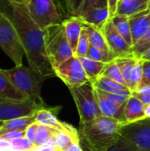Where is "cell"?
<instances>
[{
	"label": "cell",
	"instance_id": "obj_12",
	"mask_svg": "<svg viewBox=\"0 0 150 151\" xmlns=\"http://www.w3.org/2000/svg\"><path fill=\"white\" fill-rule=\"evenodd\" d=\"M60 109H61L60 106H58V107L45 106V107L41 108L35 115L36 123H38L40 125L50 127L54 128L58 131L66 132L75 138H80L79 131L75 127H73L72 126H71L68 123L60 121L57 119V115Z\"/></svg>",
	"mask_w": 150,
	"mask_h": 151
},
{
	"label": "cell",
	"instance_id": "obj_6",
	"mask_svg": "<svg viewBox=\"0 0 150 151\" xmlns=\"http://www.w3.org/2000/svg\"><path fill=\"white\" fill-rule=\"evenodd\" d=\"M69 90L72 96L80 115V123L88 122L96 118L102 117L95 96V88L90 82L78 87L69 88Z\"/></svg>",
	"mask_w": 150,
	"mask_h": 151
},
{
	"label": "cell",
	"instance_id": "obj_48",
	"mask_svg": "<svg viewBox=\"0 0 150 151\" xmlns=\"http://www.w3.org/2000/svg\"><path fill=\"white\" fill-rule=\"evenodd\" d=\"M4 121H2V120H0V128L4 126Z\"/></svg>",
	"mask_w": 150,
	"mask_h": 151
},
{
	"label": "cell",
	"instance_id": "obj_11",
	"mask_svg": "<svg viewBox=\"0 0 150 151\" xmlns=\"http://www.w3.org/2000/svg\"><path fill=\"white\" fill-rule=\"evenodd\" d=\"M101 31L115 58L134 57L133 46L127 43L118 33L111 19L103 25Z\"/></svg>",
	"mask_w": 150,
	"mask_h": 151
},
{
	"label": "cell",
	"instance_id": "obj_16",
	"mask_svg": "<svg viewBox=\"0 0 150 151\" xmlns=\"http://www.w3.org/2000/svg\"><path fill=\"white\" fill-rule=\"evenodd\" d=\"M62 24L65 27L66 38L75 55L78 42L83 28V22L77 16H72L69 19H65Z\"/></svg>",
	"mask_w": 150,
	"mask_h": 151
},
{
	"label": "cell",
	"instance_id": "obj_28",
	"mask_svg": "<svg viewBox=\"0 0 150 151\" xmlns=\"http://www.w3.org/2000/svg\"><path fill=\"white\" fill-rule=\"evenodd\" d=\"M142 80V59L139 58L130 77L128 88L132 93L138 91Z\"/></svg>",
	"mask_w": 150,
	"mask_h": 151
},
{
	"label": "cell",
	"instance_id": "obj_39",
	"mask_svg": "<svg viewBox=\"0 0 150 151\" xmlns=\"http://www.w3.org/2000/svg\"><path fill=\"white\" fill-rule=\"evenodd\" d=\"M83 1L84 0H69L70 7H71V11H72V16H78Z\"/></svg>",
	"mask_w": 150,
	"mask_h": 151
},
{
	"label": "cell",
	"instance_id": "obj_22",
	"mask_svg": "<svg viewBox=\"0 0 150 151\" xmlns=\"http://www.w3.org/2000/svg\"><path fill=\"white\" fill-rule=\"evenodd\" d=\"M91 84L93 85V87L95 88L99 89L103 92H106V93H120V92L130 90L128 87L119 84V83H118L105 76H103V75L98 77Z\"/></svg>",
	"mask_w": 150,
	"mask_h": 151
},
{
	"label": "cell",
	"instance_id": "obj_19",
	"mask_svg": "<svg viewBox=\"0 0 150 151\" xmlns=\"http://www.w3.org/2000/svg\"><path fill=\"white\" fill-rule=\"evenodd\" d=\"M150 0H121L118 2L116 14L130 17L149 9ZM115 14V15H116Z\"/></svg>",
	"mask_w": 150,
	"mask_h": 151
},
{
	"label": "cell",
	"instance_id": "obj_43",
	"mask_svg": "<svg viewBox=\"0 0 150 151\" xmlns=\"http://www.w3.org/2000/svg\"><path fill=\"white\" fill-rule=\"evenodd\" d=\"M11 148V142L10 141L3 138V137H0V151L4 150L6 149H9Z\"/></svg>",
	"mask_w": 150,
	"mask_h": 151
},
{
	"label": "cell",
	"instance_id": "obj_37",
	"mask_svg": "<svg viewBox=\"0 0 150 151\" xmlns=\"http://www.w3.org/2000/svg\"><path fill=\"white\" fill-rule=\"evenodd\" d=\"M25 131H6V132H0V137H3L8 141H12L18 138L25 137Z\"/></svg>",
	"mask_w": 150,
	"mask_h": 151
},
{
	"label": "cell",
	"instance_id": "obj_14",
	"mask_svg": "<svg viewBox=\"0 0 150 151\" xmlns=\"http://www.w3.org/2000/svg\"><path fill=\"white\" fill-rule=\"evenodd\" d=\"M129 22L131 26L133 42L134 44L145 35V33L149 28L150 10L148 9L146 11L130 16Z\"/></svg>",
	"mask_w": 150,
	"mask_h": 151
},
{
	"label": "cell",
	"instance_id": "obj_35",
	"mask_svg": "<svg viewBox=\"0 0 150 151\" xmlns=\"http://www.w3.org/2000/svg\"><path fill=\"white\" fill-rule=\"evenodd\" d=\"M106 6H108L107 0H84L78 15H80V13H82L89 9H92V8L106 7Z\"/></svg>",
	"mask_w": 150,
	"mask_h": 151
},
{
	"label": "cell",
	"instance_id": "obj_25",
	"mask_svg": "<svg viewBox=\"0 0 150 151\" xmlns=\"http://www.w3.org/2000/svg\"><path fill=\"white\" fill-rule=\"evenodd\" d=\"M139 58L135 57L132 58H117L114 59L116 64L118 65V68L120 69V72L127 84V87L129 85L130 81V77L132 74V72L137 63Z\"/></svg>",
	"mask_w": 150,
	"mask_h": 151
},
{
	"label": "cell",
	"instance_id": "obj_40",
	"mask_svg": "<svg viewBox=\"0 0 150 151\" xmlns=\"http://www.w3.org/2000/svg\"><path fill=\"white\" fill-rule=\"evenodd\" d=\"M108 1V8L110 11V15L111 18L115 16L118 9V0H107Z\"/></svg>",
	"mask_w": 150,
	"mask_h": 151
},
{
	"label": "cell",
	"instance_id": "obj_45",
	"mask_svg": "<svg viewBox=\"0 0 150 151\" xmlns=\"http://www.w3.org/2000/svg\"><path fill=\"white\" fill-rule=\"evenodd\" d=\"M141 59H142V60H150V48L145 53L142 54V56L141 57Z\"/></svg>",
	"mask_w": 150,
	"mask_h": 151
},
{
	"label": "cell",
	"instance_id": "obj_9",
	"mask_svg": "<svg viewBox=\"0 0 150 151\" xmlns=\"http://www.w3.org/2000/svg\"><path fill=\"white\" fill-rule=\"evenodd\" d=\"M55 73L68 88L89 82L80 58L75 55L59 65L55 69Z\"/></svg>",
	"mask_w": 150,
	"mask_h": 151
},
{
	"label": "cell",
	"instance_id": "obj_21",
	"mask_svg": "<svg viewBox=\"0 0 150 151\" xmlns=\"http://www.w3.org/2000/svg\"><path fill=\"white\" fill-rule=\"evenodd\" d=\"M82 64L83 69L90 83L95 81L98 77H100L104 70L107 63L93 60L88 57H78Z\"/></svg>",
	"mask_w": 150,
	"mask_h": 151
},
{
	"label": "cell",
	"instance_id": "obj_36",
	"mask_svg": "<svg viewBox=\"0 0 150 151\" xmlns=\"http://www.w3.org/2000/svg\"><path fill=\"white\" fill-rule=\"evenodd\" d=\"M150 85V60H142V80L141 88Z\"/></svg>",
	"mask_w": 150,
	"mask_h": 151
},
{
	"label": "cell",
	"instance_id": "obj_24",
	"mask_svg": "<svg viewBox=\"0 0 150 151\" xmlns=\"http://www.w3.org/2000/svg\"><path fill=\"white\" fill-rule=\"evenodd\" d=\"M36 115V114H35ZM29 116V117H23L19 118L8 121H4V126L0 128V132H6V131H25L31 124L36 122V117Z\"/></svg>",
	"mask_w": 150,
	"mask_h": 151
},
{
	"label": "cell",
	"instance_id": "obj_33",
	"mask_svg": "<svg viewBox=\"0 0 150 151\" xmlns=\"http://www.w3.org/2000/svg\"><path fill=\"white\" fill-rule=\"evenodd\" d=\"M88 58L93 59V60H96V61H100V62H103V63H109L113 61V59H111L110 57H108L107 55H105L102 50H98L97 48H95L93 45H89L87 56Z\"/></svg>",
	"mask_w": 150,
	"mask_h": 151
},
{
	"label": "cell",
	"instance_id": "obj_18",
	"mask_svg": "<svg viewBox=\"0 0 150 151\" xmlns=\"http://www.w3.org/2000/svg\"><path fill=\"white\" fill-rule=\"evenodd\" d=\"M0 98L21 101L30 99L26 94L21 92L14 86V84L10 81L2 69H0Z\"/></svg>",
	"mask_w": 150,
	"mask_h": 151
},
{
	"label": "cell",
	"instance_id": "obj_5",
	"mask_svg": "<svg viewBox=\"0 0 150 151\" xmlns=\"http://www.w3.org/2000/svg\"><path fill=\"white\" fill-rule=\"evenodd\" d=\"M0 47L15 65H22L25 51L11 18L0 11Z\"/></svg>",
	"mask_w": 150,
	"mask_h": 151
},
{
	"label": "cell",
	"instance_id": "obj_8",
	"mask_svg": "<svg viewBox=\"0 0 150 151\" xmlns=\"http://www.w3.org/2000/svg\"><path fill=\"white\" fill-rule=\"evenodd\" d=\"M45 106L38 104L32 99L21 101L0 98V120L8 121L19 118L34 116L41 108Z\"/></svg>",
	"mask_w": 150,
	"mask_h": 151
},
{
	"label": "cell",
	"instance_id": "obj_34",
	"mask_svg": "<svg viewBox=\"0 0 150 151\" xmlns=\"http://www.w3.org/2000/svg\"><path fill=\"white\" fill-rule=\"evenodd\" d=\"M108 151H141L136 146L126 139L121 137L120 140Z\"/></svg>",
	"mask_w": 150,
	"mask_h": 151
},
{
	"label": "cell",
	"instance_id": "obj_23",
	"mask_svg": "<svg viewBox=\"0 0 150 151\" xmlns=\"http://www.w3.org/2000/svg\"><path fill=\"white\" fill-rule=\"evenodd\" d=\"M112 20L114 26L116 27L118 33L123 36V38L126 41L127 43H129L131 46L133 45V37H132V31H131V26L129 22V17L124 16V15H118L116 14L112 18H111Z\"/></svg>",
	"mask_w": 150,
	"mask_h": 151
},
{
	"label": "cell",
	"instance_id": "obj_20",
	"mask_svg": "<svg viewBox=\"0 0 150 151\" xmlns=\"http://www.w3.org/2000/svg\"><path fill=\"white\" fill-rule=\"evenodd\" d=\"M83 26L88 31L90 44L95 46L98 50H102L105 55H107L108 57H110L111 59L114 60L115 57L112 54V52L111 51V50H110V48H109V46H108V44L106 42V40L104 38L102 31L97 27H95L93 26H90V25H88V24H85V23H83Z\"/></svg>",
	"mask_w": 150,
	"mask_h": 151
},
{
	"label": "cell",
	"instance_id": "obj_30",
	"mask_svg": "<svg viewBox=\"0 0 150 151\" xmlns=\"http://www.w3.org/2000/svg\"><path fill=\"white\" fill-rule=\"evenodd\" d=\"M150 48V27L145 35L133 46L134 57L141 58L143 53H145Z\"/></svg>",
	"mask_w": 150,
	"mask_h": 151
},
{
	"label": "cell",
	"instance_id": "obj_46",
	"mask_svg": "<svg viewBox=\"0 0 150 151\" xmlns=\"http://www.w3.org/2000/svg\"><path fill=\"white\" fill-rule=\"evenodd\" d=\"M145 114L146 118H150V104H147L145 107Z\"/></svg>",
	"mask_w": 150,
	"mask_h": 151
},
{
	"label": "cell",
	"instance_id": "obj_7",
	"mask_svg": "<svg viewBox=\"0 0 150 151\" xmlns=\"http://www.w3.org/2000/svg\"><path fill=\"white\" fill-rule=\"evenodd\" d=\"M26 4L30 17L42 30L63 22V18L54 0H29Z\"/></svg>",
	"mask_w": 150,
	"mask_h": 151
},
{
	"label": "cell",
	"instance_id": "obj_15",
	"mask_svg": "<svg viewBox=\"0 0 150 151\" xmlns=\"http://www.w3.org/2000/svg\"><path fill=\"white\" fill-rule=\"evenodd\" d=\"M83 23L93 26L100 30L103 25L111 19L108 6L89 9L77 16Z\"/></svg>",
	"mask_w": 150,
	"mask_h": 151
},
{
	"label": "cell",
	"instance_id": "obj_27",
	"mask_svg": "<svg viewBox=\"0 0 150 151\" xmlns=\"http://www.w3.org/2000/svg\"><path fill=\"white\" fill-rule=\"evenodd\" d=\"M102 75L105 76L119 84H122V85H125L127 87V84L120 72V69L118 68V65L116 64V62L114 60L106 64Z\"/></svg>",
	"mask_w": 150,
	"mask_h": 151
},
{
	"label": "cell",
	"instance_id": "obj_1",
	"mask_svg": "<svg viewBox=\"0 0 150 151\" xmlns=\"http://www.w3.org/2000/svg\"><path fill=\"white\" fill-rule=\"evenodd\" d=\"M9 4L11 7L9 17L18 31L29 67L45 80L56 76L47 55L43 30L32 19L26 4L14 2Z\"/></svg>",
	"mask_w": 150,
	"mask_h": 151
},
{
	"label": "cell",
	"instance_id": "obj_4",
	"mask_svg": "<svg viewBox=\"0 0 150 151\" xmlns=\"http://www.w3.org/2000/svg\"><path fill=\"white\" fill-rule=\"evenodd\" d=\"M10 81L21 92L26 94L30 99L35 101L38 104L45 106L41 96V88L45 79L34 72L31 67L23 65H15L11 69L4 70Z\"/></svg>",
	"mask_w": 150,
	"mask_h": 151
},
{
	"label": "cell",
	"instance_id": "obj_2",
	"mask_svg": "<svg viewBox=\"0 0 150 151\" xmlns=\"http://www.w3.org/2000/svg\"><path fill=\"white\" fill-rule=\"evenodd\" d=\"M124 123L108 117H99L80 123V140L88 151H108L122 137Z\"/></svg>",
	"mask_w": 150,
	"mask_h": 151
},
{
	"label": "cell",
	"instance_id": "obj_10",
	"mask_svg": "<svg viewBox=\"0 0 150 151\" xmlns=\"http://www.w3.org/2000/svg\"><path fill=\"white\" fill-rule=\"evenodd\" d=\"M122 137L132 142L141 151H150V118L124 124Z\"/></svg>",
	"mask_w": 150,
	"mask_h": 151
},
{
	"label": "cell",
	"instance_id": "obj_47",
	"mask_svg": "<svg viewBox=\"0 0 150 151\" xmlns=\"http://www.w3.org/2000/svg\"><path fill=\"white\" fill-rule=\"evenodd\" d=\"M9 3H12V2H14V3H23V4H27L29 0H7Z\"/></svg>",
	"mask_w": 150,
	"mask_h": 151
},
{
	"label": "cell",
	"instance_id": "obj_38",
	"mask_svg": "<svg viewBox=\"0 0 150 151\" xmlns=\"http://www.w3.org/2000/svg\"><path fill=\"white\" fill-rule=\"evenodd\" d=\"M37 127H38V123L34 122L33 124H31L26 130H25V137L27 139H28L30 142H32L33 143L34 142L35 140V136H36V132H37Z\"/></svg>",
	"mask_w": 150,
	"mask_h": 151
},
{
	"label": "cell",
	"instance_id": "obj_41",
	"mask_svg": "<svg viewBox=\"0 0 150 151\" xmlns=\"http://www.w3.org/2000/svg\"><path fill=\"white\" fill-rule=\"evenodd\" d=\"M80 142H77V141L72 142L69 147H67L65 150H64L63 151H83Z\"/></svg>",
	"mask_w": 150,
	"mask_h": 151
},
{
	"label": "cell",
	"instance_id": "obj_32",
	"mask_svg": "<svg viewBox=\"0 0 150 151\" xmlns=\"http://www.w3.org/2000/svg\"><path fill=\"white\" fill-rule=\"evenodd\" d=\"M11 142V147L19 151H37L39 149H37L34 144L30 142L28 139L26 137L22 138H18L15 140H12L10 142Z\"/></svg>",
	"mask_w": 150,
	"mask_h": 151
},
{
	"label": "cell",
	"instance_id": "obj_17",
	"mask_svg": "<svg viewBox=\"0 0 150 151\" xmlns=\"http://www.w3.org/2000/svg\"><path fill=\"white\" fill-rule=\"evenodd\" d=\"M144 104L138 97L131 96L125 104V118L126 124L133 123L146 119Z\"/></svg>",
	"mask_w": 150,
	"mask_h": 151
},
{
	"label": "cell",
	"instance_id": "obj_31",
	"mask_svg": "<svg viewBox=\"0 0 150 151\" xmlns=\"http://www.w3.org/2000/svg\"><path fill=\"white\" fill-rule=\"evenodd\" d=\"M89 45H90V42H89V39H88V31L83 26L81 35H80V37L79 39L77 49H76V51H75V56L76 57H85V56H87Z\"/></svg>",
	"mask_w": 150,
	"mask_h": 151
},
{
	"label": "cell",
	"instance_id": "obj_42",
	"mask_svg": "<svg viewBox=\"0 0 150 151\" xmlns=\"http://www.w3.org/2000/svg\"><path fill=\"white\" fill-rule=\"evenodd\" d=\"M133 96L138 97L144 104H150V94L149 95H139L136 93H132Z\"/></svg>",
	"mask_w": 150,
	"mask_h": 151
},
{
	"label": "cell",
	"instance_id": "obj_44",
	"mask_svg": "<svg viewBox=\"0 0 150 151\" xmlns=\"http://www.w3.org/2000/svg\"><path fill=\"white\" fill-rule=\"evenodd\" d=\"M139 95H149L150 94V85L149 86H145L138 89V91L134 92Z\"/></svg>",
	"mask_w": 150,
	"mask_h": 151
},
{
	"label": "cell",
	"instance_id": "obj_3",
	"mask_svg": "<svg viewBox=\"0 0 150 151\" xmlns=\"http://www.w3.org/2000/svg\"><path fill=\"white\" fill-rule=\"evenodd\" d=\"M43 34L47 55L55 71L59 65L74 56V52L66 38L62 23L48 27L43 30Z\"/></svg>",
	"mask_w": 150,
	"mask_h": 151
},
{
	"label": "cell",
	"instance_id": "obj_13",
	"mask_svg": "<svg viewBox=\"0 0 150 151\" xmlns=\"http://www.w3.org/2000/svg\"><path fill=\"white\" fill-rule=\"evenodd\" d=\"M95 96L97 100V104L99 109L101 111L102 116L115 119L124 124H126V120L125 118V104L120 105L113 101L107 98L101 90L95 88Z\"/></svg>",
	"mask_w": 150,
	"mask_h": 151
},
{
	"label": "cell",
	"instance_id": "obj_49",
	"mask_svg": "<svg viewBox=\"0 0 150 151\" xmlns=\"http://www.w3.org/2000/svg\"><path fill=\"white\" fill-rule=\"evenodd\" d=\"M149 9L150 10V1H149Z\"/></svg>",
	"mask_w": 150,
	"mask_h": 151
},
{
	"label": "cell",
	"instance_id": "obj_29",
	"mask_svg": "<svg viewBox=\"0 0 150 151\" xmlns=\"http://www.w3.org/2000/svg\"><path fill=\"white\" fill-rule=\"evenodd\" d=\"M54 140H55V144H56V150L58 151H63L64 150H65L67 147L71 145L72 142H75V141L80 142V138H75L66 132L58 131V130L57 131L54 136Z\"/></svg>",
	"mask_w": 150,
	"mask_h": 151
},
{
	"label": "cell",
	"instance_id": "obj_50",
	"mask_svg": "<svg viewBox=\"0 0 150 151\" xmlns=\"http://www.w3.org/2000/svg\"><path fill=\"white\" fill-rule=\"evenodd\" d=\"M119 1H121V0H118V2H119Z\"/></svg>",
	"mask_w": 150,
	"mask_h": 151
},
{
	"label": "cell",
	"instance_id": "obj_26",
	"mask_svg": "<svg viewBox=\"0 0 150 151\" xmlns=\"http://www.w3.org/2000/svg\"><path fill=\"white\" fill-rule=\"evenodd\" d=\"M57 130L51 128L50 127L47 126H43V125H40L38 124V127H37V132H36V136H35V140H34V146L37 149L42 148V146L47 142L49 140H50L51 138H53L56 134Z\"/></svg>",
	"mask_w": 150,
	"mask_h": 151
}]
</instances>
